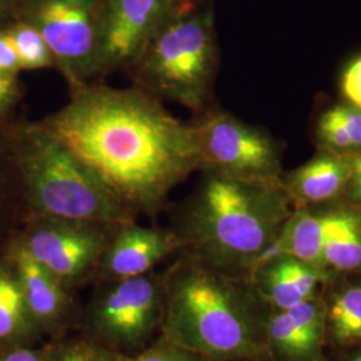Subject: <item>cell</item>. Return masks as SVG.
I'll return each instance as SVG.
<instances>
[{
  "label": "cell",
  "instance_id": "6da1fadb",
  "mask_svg": "<svg viewBox=\"0 0 361 361\" xmlns=\"http://www.w3.org/2000/svg\"><path fill=\"white\" fill-rule=\"evenodd\" d=\"M135 216L155 214L200 170L193 123L138 87H70L68 102L39 122Z\"/></svg>",
  "mask_w": 361,
  "mask_h": 361
},
{
  "label": "cell",
  "instance_id": "7a4b0ae2",
  "mask_svg": "<svg viewBox=\"0 0 361 361\" xmlns=\"http://www.w3.org/2000/svg\"><path fill=\"white\" fill-rule=\"evenodd\" d=\"M264 301L253 284L185 255L165 273L161 337L209 361L267 355Z\"/></svg>",
  "mask_w": 361,
  "mask_h": 361
},
{
  "label": "cell",
  "instance_id": "3957f363",
  "mask_svg": "<svg viewBox=\"0 0 361 361\" xmlns=\"http://www.w3.org/2000/svg\"><path fill=\"white\" fill-rule=\"evenodd\" d=\"M204 174L173 229L180 237V253L249 281L293 210L283 180L246 182Z\"/></svg>",
  "mask_w": 361,
  "mask_h": 361
},
{
  "label": "cell",
  "instance_id": "277c9868",
  "mask_svg": "<svg viewBox=\"0 0 361 361\" xmlns=\"http://www.w3.org/2000/svg\"><path fill=\"white\" fill-rule=\"evenodd\" d=\"M8 135L32 216L113 224L137 217L39 122L13 128Z\"/></svg>",
  "mask_w": 361,
  "mask_h": 361
},
{
  "label": "cell",
  "instance_id": "5b68a950",
  "mask_svg": "<svg viewBox=\"0 0 361 361\" xmlns=\"http://www.w3.org/2000/svg\"><path fill=\"white\" fill-rule=\"evenodd\" d=\"M217 65L213 13L192 7L158 30L128 73L134 87L201 113L212 97Z\"/></svg>",
  "mask_w": 361,
  "mask_h": 361
},
{
  "label": "cell",
  "instance_id": "8992f818",
  "mask_svg": "<svg viewBox=\"0 0 361 361\" xmlns=\"http://www.w3.org/2000/svg\"><path fill=\"white\" fill-rule=\"evenodd\" d=\"M87 313L90 338L123 355L149 345L161 328L165 273L104 283Z\"/></svg>",
  "mask_w": 361,
  "mask_h": 361
},
{
  "label": "cell",
  "instance_id": "52a82bcc",
  "mask_svg": "<svg viewBox=\"0 0 361 361\" xmlns=\"http://www.w3.org/2000/svg\"><path fill=\"white\" fill-rule=\"evenodd\" d=\"M200 170L246 182L283 180L280 152L271 135L225 111L193 123Z\"/></svg>",
  "mask_w": 361,
  "mask_h": 361
},
{
  "label": "cell",
  "instance_id": "ba28073f",
  "mask_svg": "<svg viewBox=\"0 0 361 361\" xmlns=\"http://www.w3.org/2000/svg\"><path fill=\"white\" fill-rule=\"evenodd\" d=\"M119 225L31 214L26 233L18 241L71 290L94 277Z\"/></svg>",
  "mask_w": 361,
  "mask_h": 361
},
{
  "label": "cell",
  "instance_id": "9c48e42d",
  "mask_svg": "<svg viewBox=\"0 0 361 361\" xmlns=\"http://www.w3.org/2000/svg\"><path fill=\"white\" fill-rule=\"evenodd\" d=\"M26 22L46 40L70 87L99 75L95 0H32Z\"/></svg>",
  "mask_w": 361,
  "mask_h": 361
},
{
  "label": "cell",
  "instance_id": "30bf717a",
  "mask_svg": "<svg viewBox=\"0 0 361 361\" xmlns=\"http://www.w3.org/2000/svg\"><path fill=\"white\" fill-rule=\"evenodd\" d=\"M192 0H95L99 75L128 71L158 30Z\"/></svg>",
  "mask_w": 361,
  "mask_h": 361
},
{
  "label": "cell",
  "instance_id": "8fae6325",
  "mask_svg": "<svg viewBox=\"0 0 361 361\" xmlns=\"http://www.w3.org/2000/svg\"><path fill=\"white\" fill-rule=\"evenodd\" d=\"M182 250L180 237L174 231L147 228L129 221L121 224L106 247L94 277L101 283L142 276L164 258Z\"/></svg>",
  "mask_w": 361,
  "mask_h": 361
},
{
  "label": "cell",
  "instance_id": "7c38bea8",
  "mask_svg": "<svg viewBox=\"0 0 361 361\" xmlns=\"http://www.w3.org/2000/svg\"><path fill=\"white\" fill-rule=\"evenodd\" d=\"M326 305L319 297L267 317V353L276 361H324Z\"/></svg>",
  "mask_w": 361,
  "mask_h": 361
},
{
  "label": "cell",
  "instance_id": "4fadbf2b",
  "mask_svg": "<svg viewBox=\"0 0 361 361\" xmlns=\"http://www.w3.org/2000/svg\"><path fill=\"white\" fill-rule=\"evenodd\" d=\"M11 264L22 286L27 307L43 334L65 337L74 320L70 290L32 257L19 241L11 249Z\"/></svg>",
  "mask_w": 361,
  "mask_h": 361
},
{
  "label": "cell",
  "instance_id": "5bb4252c",
  "mask_svg": "<svg viewBox=\"0 0 361 361\" xmlns=\"http://www.w3.org/2000/svg\"><path fill=\"white\" fill-rule=\"evenodd\" d=\"M329 274L298 258L279 255L257 267L249 281L264 304L274 310H285L317 297Z\"/></svg>",
  "mask_w": 361,
  "mask_h": 361
},
{
  "label": "cell",
  "instance_id": "9a60e30c",
  "mask_svg": "<svg viewBox=\"0 0 361 361\" xmlns=\"http://www.w3.org/2000/svg\"><path fill=\"white\" fill-rule=\"evenodd\" d=\"M350 174L352 157L317 150L283 177V186L293 209L323 207L345 198Z\"/></svg>",
  "mask_w": 361,
  "mask_h": 361
},
{
  "label": "cell",
  "instance_id": "2e32d148",
  "mask_svg": "<svg viewBox=\"0 0 361 361\" xmlns=\"http://www.w3.org/2000/svg\"><path fill=\"white\" fill-rule=\"evenodd\" d=\"M320 209L325 269L329 273H361V209L347 200Z\"/></svg>",
  "mask_w": 361,
  "mask_h": 361
},
{
  "label": "cell",
  "instance_id": "e0dca14e",
  "mask_svg": "<svg viewBox=\"0 0 361 361\" xmlns=\"http://www.w3.org/2000/svg\"><path fill=\"white\" fill-rule=\"evenodd\" d=\"M323 249L322 209L320 207H296L286 219L276 241L259 258L256 268L269 258L279 255H289L326 271L324 265Z\"/></svg>",
  "mask_w": 361,
  "mask_h": 361
},
{
  "label": "cell",
  "instance_id": "ac0fdd59",
  "mask_svg": "<svg viewBox=\"0 0 361 361\" xmlns=\"http://www.w3.org/2000/svg\"><path fill=\"white\" fill-rule=\"evenodd\" d=\"M42 335L13 268L0 265V347L35 345Z\"/></svg>",
  "mask_w": 361,
  "mask_h": 361
},
{
  "label": "cell",
  "instance_id": "d6986e66",
  "mask_svg": "<svg viewBox=\"0 0 361 361\" xmlns=\"http://www.w3.org/2000/svg\"><path fill=\"white\" fill-rule=\"evenodd\" d=\"M317 150L340 155L361 154V109L338 104L325 110L316 123Z\"/></svg>",
  "mask_w": 361,
  "mask_h": 361
},
{
  "label": "cell",
  "instance_id": "ffe728a7",
  "mask_svg": "<svg viewBox=\"0 0 361 361\" xmlns=\"http://www.w3.org/2000/svg\"><path fill=\"white\" fill-rule=\"evenodd\" d=\"M326 325L336 343L360 345L361 283L345 285L336 292L326 305Z\"/></svg>",
  "mask_w": 361,
  "mask_h": 361
},
{
  "label": "cell",
  "instance_id": "44dd1931",
  "mask_svg": "<svg viewBox=\"0 0 361 361\" xmlns=\"http://www.w3.org/2000/svg\"><path fill=\"white\" fill-rule=\"evenodd\" d=\"M3 30L13 43L22 70L55 68V61L46 40L31 23L22 20Z\"/></svg>",
  "mask_w": 361,
  "mask_h": 361
},
{
  "label": "cell",
  "instance_id": "7402d4cb",
  "mask_svg": "<svg viewBox=\"0 0 361 361\" xmlns=\"http://www.w3.org/2000/svg\"><path fill=\"white\" fill-rule=\"evenodd\" d=\"M49 361H121V353L92 338L61 337L50 344Z\"/></svg>",
  "mask_w": 361,
  "mask_h": 361
},
{
  "label": "cell",
  "instance_id": "603a6c76",
  "mask_svg": "<svg viewBox=\"0 0 361 361\" xmlns=\"http://www.w3.org/2000/svg\"><path fill=\"white\" fill-rule=\"evenodd\" d=\"M121 361H209L205 357L169 343L165 338L149 344L147 347L130 355L121 353Z\"/></svg>",
  "mask_w": 361,
  "mask_h": 361
},
{
  "label": "cell",
  "instance_id": "cb8c5ba5",
  "mask_svg": "<svg viewBox=\"0 0 361 361\" xmlns=\"http://www.w3.org/2000/svg\"><path fill=\"white\" fill-rule=\"evenodd\" d=\"M341 92L347 104L361 109V55L343 73Z\"/></svg>",
  "mask_w": 361,
  "mask_h": 361
},
{
  "label": "cell",
  "instance_id": "d4e9b609",
  "mask_svg": "<svg viewBox=\"0 0 361 361\" xmlns=\"http://www.w3.org/2000/svg\"><path fill=\"white\" fill-rule=\"evenodd\" d=\"M50 344L46 347L11 345L0 347V361H49Z\"/></svg>",
  "mask_w": 361,
  "mask_h": 361
},
{
  "label": "cell",
  "instance_id": "484cf974",
  "mask_svg": "<svg viewBox=\"0 0 361 361\" xmlns=\"http://www.w3.org/2000/svg\"><path fill=\"white\" fill-rule=\"evenodd\" d=\"M20 70L18 54L11 40L4 30H0V74L16 77Z\"/></svg>",
  "mask_w": 361,
  "mask_h": 361
},
{
  "label": "cell",
  "instance_id": "4316f807",
  "mask_svg": "<svg viewBox=\"0 0 361 361\" xmlns=\"http://www.w3.org/2000/svg\"><path fill=\"white\" fill-rule=\"evenodd\" d=\"M19 99L16 77L0 74V116H6Z\"/></svg>",
  "mask_w": 361,
  "mask_h": 361
},
{
  "label": "cell",
  "instance_id": "83f0119b",
  "mask_svg": "<svg viewBox=\"0 0 361 361\" xmlns=\"http://www.w3.org/2000/svg\"><path fill=\"white\" fill-rule=\"evenodd\" d=\"M344 200L361 209V154L352 157V174Z\"/></svg>",
  "mask_w": 361,
  "mask_h": 361
},
{
  "label": "cell",
  "instance_id": "f1b7e54d",
  "mask_svg": "<svg viewBox=\"0 0 361 361\" xmlns=\"http://www.w3.org/2000/svg\"><path fill=\"white\" fill-rule=\"evenodd\" d=\"M1 134L3 133H0V180L3 177V171H6V169L16 166L15 161H13L10 135H8V133H4V135H1Z\"/></svg>",
  "mask_w": 361,
  "mask_h": 361
},
{
  "label": "cell",
  "instance_id": "f546056e",
  "mask_svg": "<svg viewBox=\"0 0 361 361\" xmlns=\"http://www.w3.org/2000/svg\"><path fill=\"white\" fill-rule=\"evenodd\" d=\"M13 4V0H0V25L7 18Z\"/></svg>",
  "mask_w": 361,
  "mask_h": 361
},
{
  "label": "cell",
  "instance_id": "4dcf8cb0",
  "mask_svg": "<svg viewBox=\"0 0 361 361\" xmlns=\"http://www.w3.org/2000/svg\"><path fill=\"white\" fill-rule=\"evenodd\" d=\"M348 361H361V349L357 353H355Z\"/></svg>",
  "mask_w": 361,
  "mask_h": 361
},
{
  "label": "cell",
  "instance_id": "1f68e13d",
  "mask_svg": "<svg viewBox=\"0 0 361 361\" xmlns=\"http://www.w3.org/2000/svg\"><path fill=\"white\" fill-rule=\"evenodd\" d=\"M192 1H193V0H192Z\"/></svg>",
  "mask_w": 361,
  "mask_h": 361
}]
</instances>
